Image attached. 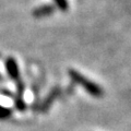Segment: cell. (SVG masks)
<instances>
[{"label":"cell","instance_id":"6da1fadb","mask_svg":"<svg viewBox=\"0 0 131 131\" xmlns=\"http://www.w3.org/2000/svg\"><path fill=\"white\" fill-rule=\"evenodd\" d=\"M68 74H69L70 79L74 82V83L81 85V86L91 96L95 97V98L103 97V95H104L103 89H102L98 84H96L95 82H93L90 79H88L86 77H84L79 71L74 70V69H69V70H68Z\"/></svg>","mask_w":131,"mask_h":131},{"label":"cell","instance_id":"7a4b0ae2","mask_svg":"<svg viewBox=\"0 0 131 131\" xmlns=\"http://www.w3.org/2000/svg\"><path fill=\"white\" fill-rule=\"evenodd\" d=\"M61 92H62V90H61L59 86H55L50 92L47 94V96L44 98V101L38 105L37 110H39V112H44V113L47 112V110L51 107L52 103H54L57 98L61 95Z\"/></svg>","mask_w":131,"mask_h":131},{"label":"cell","instance_id":"3957f363","mask_svg":"<svg viewBox=\"0 0 131 131\" xmlns=\"http://www.w3.org/2000/svg\"><path fill=\"white\" fill-rule=\"evenodd\" d=\"M55 10H56V7L54 5L45 3V5L39 6L33 10V16L36 19H42V18H45V16L51 15L55 12Z\"/></svg>","mask_w":131,"mask_h":131},{"label":"cell","instance_id":"277c9868","mask_svg":"<svg viewBox=\"0 0 131 131\" xmlns=\"http://www.w3.org/2000/svg\"><path fill=\"white\" fill-rule=\"evenodd\" d=\"M6 68L7 71L9 73V75L11 77L12 80L14 81H20V71H19V66L16 63V61L14 58H8L6 61Z\"/></svg>","mask_w":131,"mask_h":131},{"label":"cell","instance_id":"5b68a950","mask_svg":"<svg viewBox=\"0 0 131 131\" xmlns=\"http://www.w3.org/2000/svg\"><path fill=\"white\" fill-rule=\"evenodd\" d=\"M55 2V7L58 8V10L62 11V12H67L69 9V3L68 0H54Z\"/></svg>","mask_w":131,"mask_h":131},{"label":"cell","instance_id":"8992f818","mask_svg":"<svg viewBox=\"0 0 131 131\" xmlns=\"http://www.w3.org/2000/svg\"><path fill=\"white\" fill-rule=\"evenodd\" d=\"M11 113H12L11 109L0 106V119H5V118H8L11 115Z\"/></svg>","mask_w":131,"mask_h":131},{"label":"cell","instance_id":"52a82bcc","mask_svg":"<svg viewBox=\"0 0 131 131\" xmlns=\"http://www.w3.org/2000/svg\"><path fill=\"white\" fill-rule=\"evenodd\" d=\"M15 106L19 110H24L26 108V104H25V102L23 101L22 97H18L15 100Z\"/></svg>","mask_w":131,"mask_h":131}]
</instances>
